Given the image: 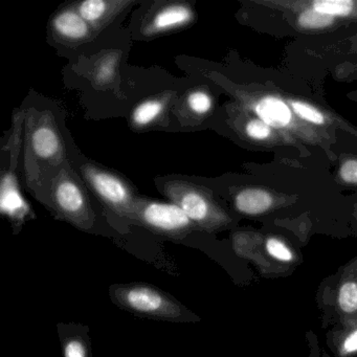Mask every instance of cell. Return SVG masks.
Instances as JSON below:
<instances>
[{
	"label": "cell",
	"mask_w": 357,
	"mask_h": 357,
	"mask_svg": "<svg viewBox=\"0 0 357 357\" xmlns=\"http://www.w3.org/2000/svg\"><path fill=\"white\" fill-rule=\"evenodd\" d=\"M0 208L3 214L7 215L16 222L24 220L30 212V208L18 188L17 178L14 173H5L1 177Z\"/></svg>",
	"instance_id": "30bf717a"
},
{
	"label": "cell",
	"mask_w": 357,
	"mask_h": 357,
	"mask_svg": "<svg viewBox=\"0 0 357 357\" xmlns=\"http://www.w3.org/2000/svg\"><path fill=\"white\" fill-rule=\"evenodd\" d=\"M52 30L61 43L78 45L91 40L96 31L85 22L76 8L61 10L52 20Z\"/></svg>",
	"instance_id": "ba28073f"
},
{
	"label": "cell",
	"mask_w": 357,
	"mask_h": 357,
	"mask_svg": "<svg viewBox=\"0 0 357 357\" xmlns=\"http://www.w3.org/2000/svg\"><path fill=\"white\" fill-rule=\"evenodd\" d=\"M245 133L255 141H266L273 137V129L260 119H254L245 125Z\"/></svg>",
	"instance_id": "ffe728a7"
},
{
	"label": "cell",
	"mask_w": 357,
	"mask_h": 357,
	"mask_svg": "<svg viewBox=\"0 0 357 357\" xmlns=\"http://www.w3.org/2000/svg\"><path fill=\"white\" fill-rule=\"evenodd\" d=\"M334 17L319 13L313 9L305 10L298 15V24L306 30H319L333 24Z\"/></svg>",
	"instance_id": "e0dca14e"
},
{
	"label": "cell",
	"mask_w": 357,
	"mask_h": 357,
	"mask_svg": "<svg viewBox=\"0 0 357 357\" xmlns=\"http://www.w3.org/2000/svg\"><path fill=\"white\" fill-rule=\"evenodd\" d=\"M167 104L168 101L166 98H162V99L153 98V99L142 102L133 109L131 114V122L139 128L150 126L162 116L166 109Z\"/></svg>",
	"instance_id": "4fadbf2b"
},
{
	"label": "cell",
	"mask_w": 357,
	"mask_h": 357,
	"mask_svg": "<svg viewBox=\"0 0 357 357\" xmlns=\"http://www.w3.org/2000/svg\"><path fill=\"white\" fill-rule=\"evenodd\" d=\"M354 7L351 0H319L312 3L311 9L332 17H344L352 14Z\"/></svg>",
	"instance_id": "9a60e30c"
},
{
	"label": "cell",
	"mask_w": 357,
	"mask_h": 357,
	"mask_svg": "<svg viewBox=\"0 0 357 357\" xmlns=\"http://www.w3.org/2000/svg\"><path fill=\"white\" fill-rule=\"evenodd\" d=\"M338 305L344 312L352 313L357 310V284L347 282L342 284L338 292Z\"/></svg>",
	"instance_id": "d6986e66"
},
{
	"label": "cell",
	"mask_w": 357,
	"mask_h": 357,
	"mask_svg": "<svg viewBox=\"0 0 357 357\" xmlns=\"http://www.w3.org/2000/svg\"><path fill=\"white\" fill-rule=\"evenodd\" d=\"M185 106L195 116H206L212 109L213 100L206 91H194L187 96Z\"/></svg>",
	"instance_id": "ac0fdd59"
},
{
	"label": "cell",
	"mask_w": 357,
	"mask_h": 357,
	"mask_svg": "<svg viewBox=\"0 0 357 357\" xmlns=\"http://www.w3.org/2000/svg\"><path fill=\"white\" fill-rule=\"evenodd\" d=\"M64 357H89L86 342L80 336L68 338L63 344Z\"/></svg>",
	"instance_id": "44dd1931"
},
{
	"label": "cell",
	"mask_w": 357,
	"mask_h": 357,
	"mask_svg": "<svg viewBox=\"0 0 357 357\" xmlns=\"http://www.w3.org/2000/svg\"><path fill=\"white\" fill-rule=\"evenodd\" d=\"M287 103L296 116H298L301 120L309 123V124L321 126V125H325L327 123L323 112L315 108L314 106L306 103V102L298 101V100H289V101H287Z\"/></svg>",
	"instance_id": "2e32d148"
},
{
	"label": "cell",
	"mask_w": 357,
	"mask_h": 357,
	"mask_svg": "<svg viewBox=\"0 0 357 357\" xmlns=\"http://www.w3.org/2000/svg\"><path fill=\"white\" fill-rule=\"evenodd\" d=\"M273 204L271 194L257 188L242 190L235 197L236 208L246 215L262 214L269 210Z\"/></svg>",
	"instance_id": "7c38bea8"
},
{
	"label": "cell",
	"mask_w": 357,
	"mask_h": 357,
	"mask_svg": "<svg viewBox=\"0 0 357 357\" xmlns=\"http://www.w3.org/2000/svg\"><path fill=\"white\" fill-rule=\"evenodd\" d=\"M165 194L185 213L194 227L211 231L223 221V216L208 194L195 183L171 181L165 185Z\"/></svg>",
	"instance_id": "3957f363"
},
{
	"label": "cell",
	"mask_w": 357,
	"mask_h": 357,
	"mask_svg": "<svg viewBox=\"0 0 357 357\" xmlns=\"http://www.w3.org/2000/svg\"><path fill=\"white\" fill-rule=\"evenodd\" d=\"M119 61H120V55L118 53L106 54L101 59L98 60L93 73L95 83L99 85L112 83L116 78Z\"/></svg>",
	"instance_id": "5bb4252c"
},
{
	"label": "cell",
	"mask_w": 357,
	"mask_h": 357,
	"mask_svg": "<svg viewBox=\"0 0 357 357\" xmlns=\"http://www.w3.org/2000/svg\"><path fill=\"white\" fill-rule=\"evenodd\" d=\"M109 292L118 306L141 317L168 321L197 319L170 294L149 284H116L110 287Z\"/></svg>",
	"instance_id": "6da1fadb"
},
{
	"label": "cell",
	"mask_w": 357,
	"mask_h": 357,
	"mask_svg": "<svg viewBox=\"0 0 357 357\" xmlns=\"http://www.w3.org/2000/svg\"><path fill=\"white\" fill-rule=\"evenodd\" d=\"M126 218L137 221L153 233L183 239L195 229L189 217L175 204L135 200Z\"/></svg>",
	"instance_id": "7a4b0ae2"
},
{
	"label": "cell",
	"mask_w": 357,
	"mask_h": 357,
	"mask_svg": "<svg viewBox=\"0 0 357 357\" xmlns=\"http://www.w3.org/2000/svg\"><path fill=\"white\" fill-rule=\"evenodd\" d=\"M266 250L271 257L277 260L283 261V262H289L294 258L291 250L283 242L275 239V238L267 240Z\"/></svg>",
	"instance_id": "7402d4cb"
},
{
	"label": "cell",
	"mask_w": 357,
	"mask_h": 357,
	"mask_svg": "<svg viewBox=\"0 0 357 357\" xmlns=\"http://www.w3.org/2000/svg\"><path fill=\"white\" fill-rule=\"evenodd\" d=\"M340 175L346 183H357V160L344 162L340 167Z\"/></svg>",
	"instance_id": "603a6c76"
},
{
	"label": "cell",
	"mask_w": 357,
	"mask_h": 357,
	"mask_svg": "<svg viewBox=\"0 0 357 357\" xmlns=\"http://www.w3.org/2000/svg\"><path fill=\"white\" fill-rule=\"evenodd\" d=\"M132 5L135 3L129 0H85L79 3L76 9L85 22L98 33Z\"/></svg>",
	"instance_id": "9c48e42d"
},
{
	"label": "cell",
	"mask_w": 357,
	"mask_h": 357,
	"mask_svg": "<svg viewBox=\"0 0 357 357\" xmlns=\"http://www.w3.org/2000/svg\"><path fill=\"white\" fill-rule=\"evenodd\" d=\"M53 200L58 214L81 229H89L93 225L95 215L89 206V200L80 185L62 171L56 179L53 190Z\"/></svg>",
	"instance_id": "277c9868"
},
{
	"label": "cell",
	"mask_w": 357,
	"mask_h": 357,
	"mask_svg": "<svg viewBox=\"0 0 357 357\" xmlns=\"http://www.w3.org/2000/svg\"><path fill=\"white\" fill-rule=\"evenodd\" d=\"M30 141L33 152L41 160H57L62 153L61 139L54 125L43 123L35 126Z\"/></svg>",
	"instance_id": "8fae6325"
},
{
	"label": "cell",
	"mask_w": 357,
	"mask_h": 357,
	"mask_svg": "<svg viewBox=\"0 0 357 357\" xmlns=\"http://www.w3.org/2000/svg\"><path fill=\"white\" fill-rule=\"evenodd\" d=\"M82 173L100 199L121 216L127 217L135 200L123 179L95 165H85Z\"/></svg>",
	"instance_id": "5b68a950"
},
{
	"label": "cell",
	"mask_w": 357,
	"mask_h": 357,
	"mask_svg": "<svg viewBox=\"0 0 357 357\" xmlns=\"http://www.w3.org/2000/svg\"><path fill=\"white\" fill-rule=\"evenodd\" d=\"M252 109L258 119L275 130L290 135L301 133L298 129V120L291 108L287 102L275 96L267 95L259 98L252 104Z\"/></svg>",
	"instance_id": "52a82bcc"
},
{
	"label": "cell",
	"mask_w": 357,
	"mask_h": 357,
	"mask_svg": "<svg viewBox=\"0 0 357 357\" xmlns=\"http://www.w3.org/2000/svg\"><path fill=\"white\" fill-rule=\"evenodd\" d=\"M344 350L347 353H353L357 351V330L351 333L344 340Z\"/></svg>",
	"instance_id": "cb8c5ba5"
},
{
	"label": "cell",
	"mask_w": 357,
	"mask_h": 357,
	"mask_svg": "<svg viewBox=\"0 0 357 357\" xmlns=\"http://www.w3.org/2000/svg\"><path fill=\"white\" fill-rule=\"evenodd\" d=\"M195 12L185 3H167L154 10L144 22L142 33L146 36H158L192 24Z\"/></svg>",
	"instance_id": "8992f818"
}]
</instances>
